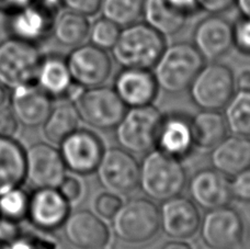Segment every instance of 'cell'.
Segmentation results:
<instances>
[{
  "mask_svg": "<svg viewBox=\"0 0 250 249\" xmlns=\"http://www.w3.org/2000/svg\"><path fill=\"white\" fill-rule=\"evenodd\" d=\"M0 249H7V243L0 242Z\"/></svg>",
  "mask_w": 250,
  "mask_h": 249,
  "instance_id": "cell-49",
  "label": "cell"
},
{
  "mask_svg": "<svg viewBox=\"0 0 250 249\" xmlns=\"http://www.w3.org/2000/svg\"><path fill=\"white\" fill-rule=\"evenodd\" d=\"M201 239L211 249H238L242 246L245 226L234 208L224 206L208 210L200 225Z\"/></svg>",
  "mask_w": 250,
  "mask_h": 249,
  "instance_id": "cell-11",
  "label": "cell"
},
{
  "mask_svg": "<svg viewBox=\"0 0 250 249\" xmlns=\"http://www.w3.org/2000/svg\"><path fill=\"white\" fill-rule=\"evenodd\" d=\"M143 4L144 0H102L99 13L124 28L140 21Z\"/></svg>",
  "mask_w": 250,
  "mask_h": 249,
  "instance_id": "cell-31",
  "label": "cell"
},
{
  "mask_svg": "<svg viewBox=\"0 0 250 249\" xmlns=\"http://www.w3.org/2000/svg\"><path fill=\"white\" fill-rule=\"evenodd\" d=\"M35 83L52 99H76L83 88L71 79L66 59L59 55L42 57Z\"/></svg>",
  "mask_w": 250,
  "mask_h": 249,
  "instance_id": "cell-23",
  "label": "cell"
},
{
  "mask_svg": "<svg viewBox=\"0 0 250 249\" xmlns=\"http://www.w3.org/2000/svg\"><path fill=\"white\" fill-rule=\"evenodd\" d=\"M42 57L33 43L11 37L0 42V84L12 90L35 83Z\"/></svg>",
  "mask_w": 250,
  "mask_h": 249,
  "instance_id": "cell-6",
  "label": "cell"
},
{
  "mask_svg": "<svg viewBox=\"0 0 250 249\" xmlns=\"http://www.w3.org/2000/svg\"><path fill=\"white\" fill-rule=\"evenodd\" d=\"M163 113L154 104L128 108L114 127L120 147L134 155L146 154L156 147Z\"/></svg>",
  "mask_w": 250,
  "mask_h": 249,
  "instance_id": "cell-5",
  "label": "cell"
},
{
  "mask_svg": "<svg viewBox=\"0 0 250 249\" xmlns=\"http://www.w3.org/2000/svg\"><path fill=\"white\" fill-rule=\"evenodd\" d=\"M96 172L100 185L118 195L132 193L140 184V163L122 147L105 148Z\"/></svg>",
  "mask_w": 250,
  "mask_h": 249,
  "instance_id": "cell-9",
  "label": "cell"
},
{
  "mask_svg": "<svg viewBox=\"0 0 250 249\" xmlns=\"http://www.w3.org/2000/svg\"><path fill=\"white\" fill-rule=\"evenodd\" d=\"M195 148L212 150L227 136L224 114L217 110H201L191 118Z\"/></svg>",
  "mask_w": 250,
  "mask_h": 249,
  "instance_id": "cell-27",
  "label": "cell"
},
{
  "mask_svg": "<svg viewBox=\"0 0 250 249\" xmlns=\"http://www.w3.org/2000/svg\"><path fill=\"white\" fill-rule=\"evenodd\" d=\"M224 118L234 135L250 137V91H237L225 105Z\"/></svg>",
  "mask_w": 250,
  "mask_h": 249,
  "instance_id": "cell-30",
  "label": "cell"
},
{
  "mask_svg": "<svg viewBox=\"0 0 250 249\" xmlns=\"http://www.w3.org/2000/svg\"><path fill=\"white\" fill-rule=\"evenodd\" d=\"M33 3L38 4L47 11L55 13V15L57 10L62 6V0H33Z\"/></svg>",
  "mask_w": 250,
  "mask_h": 249,
  "instance_id": "cell-45",
  "label": "cell"
},
{
  "mask_svg": "<svg viewBox=\"0 0 250 249\" xmlns=\"http://www.w3.org/2000/svg\"><path fill=\"white\" fill-rule=\"evenodd\" d=\"M155 148L180 161L189 157L195 149L191 118L179 112L164 114Z\"/></svg>",
  "mask_w": 250,
  "mask_h": 249,
  "instance_id": "cell-18",
  "label": "cell"
},
{
  "mask_svg": "<svg viewBox=\"0 0 250 249\" xmlns=\"http://www.w3.org/2000/svg\"><path fill=\"white\" fill-rule=\"evenodd\" d=\"M102 0H62L65 9L82 13L86 17H95L100 11Z\"/></svg>",
  "mask_w": 250,
  "mask_h": 249,
  "instance_id": "cell-38",
  "label": "cell"
},
{
  "mask_svg": "<svg viewBox=\"0 0 250 249\" xmlns=\"http://www.w3.org/2000/svg\"><path fill=\"white\" fill-rule=\"evenodd\" d=\"M162 249H193L189 243L180 241V239H176V241H171L165 244Z\"/></svg>",
  "mask_w": 250,
  "mask_h": 249,
  "instance_id": "cell-47",
  "label": "cell"
},
{
  "mask_svg": "<svg viewBox=\"0 0 250 249\" xmlns=\"http://www.w3.org/2000/svg\"><path fill=\"white\" fill-rule=\"evenodd\" d=\"M166 45L164 35L144 21H137L121 29L111 52L122 67L153 69Z\"/></svg>",
  "mask_w": 250,
  "mask_h": 249,
  "instance_id": "cell-2",
  "label": "cell"
},
{
  "mask_svg": "<svg viewBox=\"0 0 250 249\" xmlns=\"http://www.w3.org/2000/svg\"><path fill=\"white\" fill-rule=\"evenodd\" d=\"M70 214V204L57 188H40L29 197L26 219L43 232H54L62 228Z\"/></svg>",
  "mask_w": 250,
  "mask_h": 249,
  "instance_id": "cell-16",
  "label": "cell"
},
{
  "mask_svg": "<svg viewBox=\"0 0 250 249\" xmlns=\"http://www.w3.org/2000/svg\"><path fill=\"white\" fill-rule=\"evenodd\" d=\"M249 237H250V228H249Z\"/></svg>",
  "mask_w": 250,
  "mask_h": 249,
  "instance_id": "cell-50",
  "label": "cell"
},
{
  "mask_svg": "<svg viewBox=\"0 0 250 249\" xmlns=\"http://www.w3.org/2000/svg\"><path fill=\"white\" fill-rule=\"evenodd\" d=\"M10 109L17 121L25 127L43 125L53 109L52 98L37 83H30L12 89Z\"/></svg>",
  "mask_w": 250,
  "mask_h": 249,
  "instance_id": "cell-20",
  "label": "cell"
},
{
  "mask_svg": "<svg viewBox=\"0 0 250 249\" xmlns=\"http://www.w3.org/2000/svg\"><path fill=\"white\" fill-rule=\"evenodd\" d=\"M114 91L126 108L153 104L159 86L151 69L123 67L114 79Z\"/></svg>",
  "mask_w": 250,
  "mask_h": 249,
  "instance_id": "cell-19",
  "label": "cell"
},
{
  "mask_svg": "<svg viewBox=\"0 0 250 249\" xmlns=\"http://www.w3.org/2000/svg\"><path fill=\"white\" fill-rule=\"evenodd\" d=\"M90 21L82 13L65 9L56 13L53 21L52 35L56 42L66 47H76L88 39Z\"/></svg>",
  "mask_w": 250,
  "mask_h": 249,
  "instance_id": "cell-28",
  "label": "cell"
},
{
  "mask_svg": "<svg viewBox=\"0 0 250 249\" xmlns=\"http://www.w3.org/2000/svg\"><path fill=\"white\" fill-rule=\"evenodd\" d=\"M188 90L201 110L220 111L236 91L235 75L227 65L213 62L200 69Z\"/></svg>",
  "mask_w": 250,
  "mask_h": 249,
  "instance_id": "cell-7",
  "label": "cell"
},
{
  "mask_svg": "<svg viewBox=\"0 0 250 249\" xmlns=\"http://www.w3.org/2000/svg\"><path fill=\"white\" fill-rule=\"evenodd\" d=\"M32 2L33 0H0V12L9 15Z\"/></svg>",
  "mask_w": 250,
  "mask_h": 249,
  "instance_id": "cell-44",
  "label": "cell"
},
{
  "mask_svg": "<svg viewBox=\"0 0 250 249\" xmlns=\"http://www.w3.org/2000/svg\"><path fill=\"white\" fill-rule=\"evenodd\" d=\"M62 229L67 242L77 249H104L111 238L104 220L89 210L70 212Z\"/></svg>",
  "mask_w": 250,
  "mask_h": 249,
  "instance_id": "cell-17",
  "label": "cell"
},
{
  "mask_svg": "<svg viewBox=\"0 0 250 249\" xmlns=\"http://www.w3.org/2000/svg\"><path fill=\"white\" fill-rule=\"evenodd\" d=\"M111 221L114 235L120 241L144 244L159 232V208L150 199L133 198L122 203Z\"/></svg>",
  "mask_w": 250,
  "mask_h": 249,
  "instance_id": "cell-4",
  "label": "cell"
},
{
  "mask_svg": "<svg viewBox=\"0 0 250 249\" xmlns=\"http://www.w3.org/2000/svg\"><path fill=\"white\" fill-rule=\"evenodd\" d=\"M22 235L19 222L0 216V242L10 243Z\"/></svg>",
  "mask_w": 250,
  "mask_h": 249,
  "instance_id": "cell-41",
  "label": "cell"
},
{
  "mask_svg": "<svg viewBox=\"0 0 250 249\" xmlns=\"http://www.w3.org/2000/svg\"><path fill=\"white\" fill-rule=\"evenodd\" d=\"M57 190L60 191V193L71 206V204L77 203L82 199L83 193V186L78 178L66 175L60 186L57 187Z\"/></svg>",
  "mask_w": 250,
  "mask_h": 249,
  "instance_id": "cell-37",
  "label": "cell"
},
{
  "mask_svg": "<svg viewBox=\"0 0 250 249\" xmlns=\"http://www.w3.org/2000/svg\"><path fill=\"white\" fill-rule=\"evenodd\" d=\"M60 149L46 143H35L25 150V180L34 189L57 188L66 176Z\"/></svg>",
  "mask_w": 250,
  "mask_h": 249,
  "instance_id": "cell-13",
  "label": "cell"
},
{
  "mask_svg": "<svg viewBox=\"0 0 250 249\" xmlns=\"http://www.w3.org/2000/svg\"><path fill=\"white\" fill-rule=\"evenodd\" d=\"M235 88L237 91H250V67H244L235 76Z\"/></svg>",
  "mask_w": 250,
  "mask_h": 249,
  "instance_id": "cell-43",
  "label": "cell"
},
{
  "mask_svg": "<svg viewBox=\"0 0 250 249\" xmlns=\"http://www.w3.org/2000/svg\"><path fill=\"white\" fill-rule=\"evenodd\" d=\"M142 18L146 24L165 38L179 33L189 19L173 8L168 0H144Z\"/></svg>",
  "mask_w": 250,
  "mask_h": 249,
  "instance_id": "cell-26",
  "label": "cell"
},
{
  "mask_svg": "<svg viewBox=\"0 0 250 249\" xmlns=\"http://www.w3.org/2000/svg\"><path fill=\"white\" fill-rule=\"evenodd\" d=\"M192 44L205 61L220 60L234 47L233 23L223 15H208L195 25Z\"/></svg>",
  "mask_w": 250,
  "mask_h": 249,
  "instance_id": "cell-14",
  "label": "cell"
},
{
  "mask_svg": "<svg viewBox=\"0 0 250 249\" xmlns=\"http://www.w3.org/2000/svg\"><path fill=\"white\" fill-rule=\"evenodd\" d=\"M233 42L239 53L250 56V18L240 16L233 23Z\"/></svg>",
  "mask_w": 250,
  "mask_h": 249,
  "instance_id": "cell-36",
  "label": "cell"
},
{
  "mask_svg": "<svg viewBox=\"0 0 250 249\" xmlns=\"http://www.w3.org/2000/svg\"><path fill=\"white\" fill-rule=\"evenodd\" d=\"M73 102L80 120L100 131L114 128L126 111V105L120 99L114 89L104 84L83 89Z\"/></svg>",
  "mask_w": 250,
  "mask_h": 249,
  "instance_id": "cell-8",
  "label": "cell"
},
{
  "mask_svg": "<svg viewBox=\"0 0 250 249\" xmlns=\"http://www.w3.org/2000/svg\"><path fill=\"white\" fill-rule=\"evenodd\" d=\"M4 100H6V92H4L3 87L0 84V108L3 105Z\"/></svg>",
  "mask_w": 250,
  "mask_h": 249,
  "instance_id": "cell-48",
  "label": "cell"
},
{
  "mask_svg": "<svg viewBox=\"0 0 250 249\" xmlns=\"http://www.w3.org/2000/svg\"><path fill=\"white\" fill-rule=\"evenodd\" d=\"M168 1L173 8L188 18L200 11L199 0H168Z\"/></svg>",
  "mask_w": 250,
  "mask_h": 249,
  "instance_id": "cell-42",
  "label": "cell"
},
{
  "mask_svg": "<svg viewBox=\"0 0 250 249\" xmlns=\"http://www.w3.org/2000/svg\"><path fill=\"white\" fill-rule=\"evenodd\" d=\"M104 149L100 136L87 128L78 127L60 143V153L66 169L78 176L95 173Z\"/></svg>",
  "mask_w": 250,
  "mask_h": 249,
  "instance_id": "cell-10",
  "label": "cell"
},
{
  "mask_svg": "<svg viewBox=\"0 0 250 249\" xmlns=\"http://www.w3.org/2000/svg\"><path fill=\"white\" fill-rule=\"evenodd\" d=\"M187 185V170L182 161L154 148L140 164V187L146 197L164 202L179 195Z\"/></svg>",
  "mask_w": 250,
  "mask_h": 249,
  "instance_id": "cell-1",
  "label": "cell"
},
{
  "mask_svg": "<svg viewBox=\"0 0 250 249\" xmlns=\"http://www.w3.org/2000/svg\"><path fill=\"white\" fill-rule=\"evenodd\" d=\"M201 217L198 206L182 195L162 202L159 208L160 228L173 239H190L199 232Z\"/></svg>",
  "mask_w": 250,
  "mask_h": 249,
  "instance_id": "cell-15",
  "label": "cell"
},
{
  "mask_svg": "<svg viewBox=\"0 0 250 249\" xmlns=\"http://www.w3.org/2000/svg\"><path fill=\"white\" fill-rule=\"evenodd\" d=\"M66 63L73 82L83 89L102 86L112 74V60L108 51L91 43L74 47Z\"/></svg>",
  "mask_w": 250,
  "mask_h": 249,
  "instance_id": "cell-12",
  "label": "cell"
},
{
  "mask_svg": "<svg viewBox=\"0 0 250 249\" xmlns=\"http://www.w3.org/2000/svg\"><path fill=\"white\" fill-rule=\"evenodd\" d=\"M82 120L73 101L57 104L51 110L45 122L43 123V133L52 143L60 144L71 133L79 127Z\"/></svg>",
  "mask_w": 250,
  "mask_h": 249,
  "instance_id": "cell-29",
  "label": "cell"
},
{
  "mask_svg": "<svg viewBox=\"0 0 250 249\" xmlns=\"http://www.w3.org/2000/svg\"><path fill=\"white\" fill-rule=\"evenodd\" d=\"M29 195L23 190L15 188L0 195V216L20 222L26 219Z\"/></svg>",
  "mask_w": 250,
  "mask_h": 249,
  "instance_id": "cell-33",
  "label": "cell"
},
{
  "mask_svg": "<svg viewBox=\"0 0 250 249\" xmlns=\"http://www.w3.org/2000/svg\"><path fill=\"white\" fill-rule=\"evenodd\" d=\"M121 29V26L101 16L90 23L89 43L104 51H111L118 41Z\"/></svg>",
  "mask_w": 250,
  "mask_h": 249,
  "instance_id": "cell-32",
  "label": "cell"
},
{
  "mask_svg": "<svg viewBox=\"0 0 250 249\" xmlns=\"http://www.w3.org/2000/svg\"><path fill=\"white\" fill-rule=\"evenodd\" d=\"M235 6L240 16L250 18V0H235Z\"/></svg>",
  "mask_w": 250,
  "mask_h": 249,
  "instance_id": "cell-46",
  "label": "cell"
},
{
  "mask_svg": "<svg viewBox=\"0 0 250 249\" xmlns=\"http://www.w3.org/2000/svg\"><path fill=\"white\" fill-rule=\"evenodd\" d=\"M214 169L223 175L233 177L250 167V137L242 135L226 136L211 150Z\"/></svg>",
  "mask_w": 250,
  "mask_h": 249,
  "instance_id": "cell-24",
  "label": "cell"
},
{
  "mask_svg": "<svg viewBox=\"0 0 250 249\" xmlns=\"http://www.w3.org/2000/svg\"><path fill=\"white\" fill-rule=\"evenodd\" d=\"M189 193L196 206L208 211L229 206L231 200L229 177L214 168L201 169L192 176Z\"/></svg>",
  "mask_w": 250,
  "mask_h": 249,
  "instance_id": "cell-22",
  "label": "cell"
},
{
  "mask_svg": "<svg viewBox=\"0 0 250 249\" xmlns=\"http://www.w3.org/2000/svg\"><path fill=\"white\" fill-rule=\"evenodd\" d=\"M25 180V150L12 137L0 136V195Z\"/></svg>",
  "mask_w": 250,
  "mask_h": 249,
  "instance_id": "cell-25",
  "label": "cell"
},
{
  "mask_svg": "<svg viewBox=\"0 0 250 249\" xmlns=\"http://www.w3.org/2000/svg\"><path fill=\"white\" fill-rule=\"evenodd\" d=\"M55 13L35 3H30L8 15L6 26L11 38L38 43L52 34Z\"/></svg>",
  "mask_w": 250,
  "mask_h": 249,
  "instance_id": "cell-21",
  "label": "cell"
},
{
  "mask_svg": "<svg viewBox=\"0 0 250 249\" xmlns=\"http://www.w3.org/2000/svg\"><path fill=\"white\" fill-rule=\"evenodd\" d=\"M204 62L193 44L177 42L166 45L151 70L159 89L177 95L189 89Z\"/></svg>",
  "mask_w": 250,
  "mask_h": 249,
  "instance_id": "cell-3",
  "label": "cell"
},
{
  "mask_svg": "<svg viewBox=\"0 0 250 249\" xmlns=\"http://www.w3.org/2000/svg\"><path fill=\"white\" fill-rule=\"evenodd\" d=\"M122 199L120 195L110 191H104L97 195L93 201V208L96 214L102 220L111 221L117 214L122 206Z\"/></svg>",
  "mask_w": 250,
  "mask_h": 249,
  "instance_id": "cell-34",
  "label": "cell"
},
{
  "mask_svg": "<svg viewBox=\"0 0 250 249\" xmlns=\"http://www.w3.org/2000/svg\"><path fill=\"white\" fill-rule=\"evenodd\" d=\"M199 7L208 15H223L235 7V0H199Z\"/></svg>",
  "mask_w": 250,
  "mask_h": 249,
  "instance_id": "cell-40",
  "label": "cell"
},
{
  "mask_svg": "<svg viewBox=\"0 0 250 249\" xmlns=\"http://www.w3.org/2000/svg\"><path fill=\"white\" fill-rule=\"evenodd\" d=\"M229 188L231 199L250 204V167L231 177Z\"/></svg>",
  "mask_w": 250,
  "mask_h": 249,
  "instance_id": "cell-35",
  "label": "cell"
},
{
  "mask_svg": "<svg viewBox=\"0 0 250 249\" xmlns=\"http://www.w3.org/2000/svg\"><path fill=\"white\" fill-rule=\"evenodd\" d=\"M19 127L15 114L10 108H0V136L12 137L16 135Z\"/></svg>",
  "mask_w": 250,
  "mask_h": 249,
  "instance_id": "cell-39",
  "label": "cell"
}]
</instances>
